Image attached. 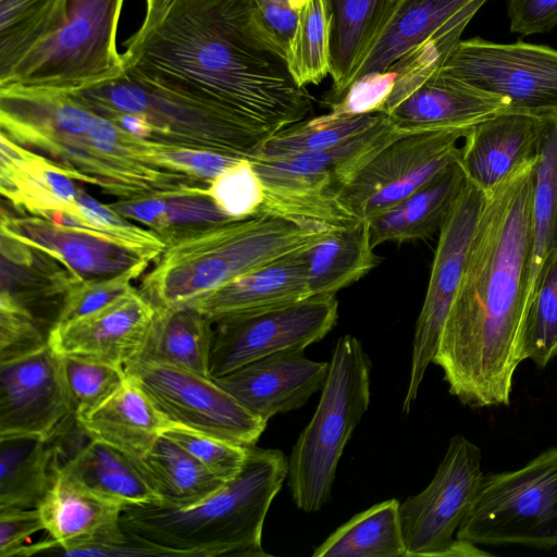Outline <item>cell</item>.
Instances as JSON below:
<instances>
[{
  "label": "cell",
  "mask_w": 557,
  "mask_h": 557,
  "mask_svg": "<svg viewBox=\"0 0 557 557\" xmlns=\"http://www.w3.org/2000/svg\"><path fill=\"white\" fill-rule=\"evenodd\" d=\"M397 499H388L357 513L336 529L313 557H408Z\"/></svg>",
  "instance_id": "35"
},
{
  "label": "cell",
  "mask_w": 557,
  "mask_h": 557,
  "mask_svg": "<svg viewBox=\"0 0 557 557\" xmlns=\"http://www.w3.org/2000/svg\"><path fill=\"white\" fill-rule=\"evenodd\" d=\"M154 307L136 289L87 317L53 324L50 348L60 356H77L124 367L140 351Z\"/></svg>",
  "instance_id": "22"
},
{
  "label": "cell",
  "mask_w": 557,
  "mask_h": 557,
  "mask_svg": "<svg viewBox=\"0 0 557 557\" xmlns=\"http://www.w3.org/2000/svg\"><path fill=\"white\" fill-rule=\"evenodd\" d=\"M395 79L394 71L364 75L355 81L338 101L330 106V112L337 115L382 112Z\"/></svg>",
  "instance_id": "47"
},
{
  "label": "cell",
  "mask_w": 557,
  "mask_h": 557,
  "mask_svg": "<svg viewBox=\"0 0 557 557\" xmlns=\"http://www.w3.org/2000/svg\"><path fill=\"white\" fill-rule=\"evenodd\" d=\"M386 117L383 112L306 119L271 135L248 159L267 160L338 146L372 128Z\"/></svg>",
  "instance_id": "38"
},
{
  "label": "cell",
  "mask_w": 557,
  "mask_h": 557,
  "mask_svg": "<svg viewBox=\"0 0 557 557\" xmlns=\"http://www.w3.org/2000/svg\"><path fill=\"white\" fill-rule=\"evenodd\" d=\"M1 234L39 250L64 267L78 282L104 280L147 267L151 257L99 233L35 216L1 213Z\"/></svg>",
  "instance_id": "17"
},
{
  "label": "cell",
  "mask_w": 557,
  "mask_h": 557,
  "mask_svg": "<svg viewBox=\"0 0 557 557\" xmlns=\"http://www.w3.org/2000/svg\"><path fill=\"white\" fill-rule=\"evenodd\" d=\"M146 269L147 267H138L104 280L76 282L63 296L53 324L78 320L120 300L135 289L131 282Z\"/></svg>",
  "instance_id": "44"
},
{
  "label": "cell",
  "mask_w": 557,
  "mask_h": 557,
  "mask_svg": "<svg viewBox=\"0 0 557 557\" xmlns=\"http://www.w3.org/2000/svg\"><path fill=\"white\" fill-rule=\"evenodd\" d=\"M144 149L152 163L205 182L212 181L239 159L212 150L147 139Z\"/></svg>",
  "instance_id": "45"
},
{
  "label": "cell",
  "mask_w": 557,
  "mask_h": 557,
  "mask_svg": "<svg viewBox=\"0 0 557 557\" xmlns=\"http://www.w3.org/2000/svg\"><path fill=\"white\" fill-rule=\"evenodd\" d=\"M310 294L335 295L359 281L380 263L371 243L368 220L333 228L302 251Z\"/></svg>",
  "instance_id": "31"
},
{
  "label": "cell",
  "mask_w": 557,
  "mask_h": 557,
  "mask_svg": "<svg viewBox=\"0 0 557 557\" xmlns=\"http://www.w3.org/2000/svg\"><path fill=\"white\" fill-rule=\"evenodd\" d=\"M124 0H67L62 24L0 83L73 92L124 73L116 33Z\"/></svg>",
  "instance_id": "8"
},
{
  "label": "cell",
  "mask_w": 557,
  "mask_h": 557,
  "mask_svg": "<svg viewBox=\"0 0 557 557\" xmlns=\"http://www.w3.org/2000/svg\"><path fill=\"white\" fill-rule=\"evenodd\" d=\"M67 0H0V83L62 24Z\"/></svg>",
  "instance_id": "37"
},
{
  "label": "cell",
  "mask_w": 557,
  "mask_h": 557,
  "mask_svg": "<svg viewBox=\"0 0 557 557\" xmlns=\"http://www.w3.org/2000/svg\"><path fill=\"white\" fill-rule=\"evenodd\" d=\"M57 468V449L51 437H0V510L38 507Z\"/></svg>",
  "instance_id": "33"
},
{
  "label": "cell",
  "mask_w": 557,
  "mask_h": 557,
  "mask_svg": "<svg viewBox=\"0 0 557 557\" xmlns=\"http://www.w3.org/2000/svg\"><path fill=\"white\" fill-rule=\"evenodd\" d=\"M48 344L29 309L0 294V361L36 351Z\"/></svg>",
  "instance_id": "46"
},
{
  "label": "cell",
  "mask_w": 557,
  "mask_h": 557,
  "mask_svg": "<svg viewBox=\"0 0 557 557\" xmlns=\"http://www.w3.org/2000/svg\"><path fill=\"white\" fill-rule=\"evenodd\" d=\"M136 461L161 503L168 506L184 507L196 504L225 483L162 434Z\"/></svg>",
  "instance_id": "34"
},
{
  "label": "cell",
  "mask_w": 557,
  "mask_h": 557,
  "mask_svg": "<svg viewBox=\"0 0 557 557\" xmlns=\"http://www.w3.org/2000/svg\"><path fill=\"white\" fill-rule=\"evenodd\" d=\"M481 449L460 434L451 436L430 484L399 505L408 557H483L493 554L454 539L470 513L483 481Z\"/></svg>",
  "instance_id": "10"
},
{
  "label": "cell",
  "mask_w": 557,
  "mask_h": 557,
  "mask_svg": "<svg viewBox=\"0 0 557 557\" xmlns=\"http://www.w3.org/2000/svg\"><path fill=\"white\" fill-rule=\"evenodd\" d=\"M124 369L169 424L245 447L253 446L267 428V421L251 413L212 377L136 359Z\"/></svg>",
  "instance_id": "13"
},
{
  "label": "cell",
  "mask_w": 557,
  "mask_h": 557,
  "mask_svg": "<svg viewBox=\"0 0 557 557\" xmlns=\"http://www.w3.org/2000/svg\"><path fill=\"white\" fill-rule=\"evenodd\" d=\"M97 113L134 114L149 127L147 140L249 158L271 135L268 127L143 81L127 72L69 92Z\"/></svg>",
  "instance_id": "7"
},
{
  "label": "cell",
  "mask_w": 557,
  "mask_h": 557,
  "mask_svg": "<svg viewBox=\"0 0 557 557\" xmlns=\"http://www.w3.org/2000/svg\"><path fill=\"white\" fill-rule=\"evenodd\" d=\"M161 434L188 451L224 482L232 480L242 471L247 458L248 447L183 426L169 424Z\"/></svg>",
  "instance_id": "43"
},
{
  "label": "cell",
  "mask_w": 557,
  "mask_h": 557,
  "mask_svg": "<svg viewBox=\"0 0 557 557\" xmlns=\"http://www.w3.org/2000/svg\"><path fill=\"white\" fill-rule=\"evenodd\" d=\"M311 297L302 251L285 256L202 295L189 307L212 323L282 308Z\"/></svg>",
  "instance_id": "24"
},
{
  "label": "cell",
  "mask_w": 557,
  "mask_h": 557,
  "mask_svg": "<svg viewBox=\"0 0 557 557\" xmlns=\"http://www.w3.org/2000/svg\"><path fill=\"white\" fill-rule=\"evenodd\" d=\"M71 416L61 358L48 344L0 361V437L49 438Z\"/></svg>",
  "instance_id": "16"
},
{
  "label": "cell",
  "mask_w": 557,
  "mask_h": 557,
  "mask_svg": "<svg viewBox=\"0 0 557 557\" xmlns=\"http://www.w3.org/2000/svg\"><path fill=\"white\" fill-rule=\"evenodd\" d=\"M532 246L525 285L528 311L544 264L557 247V116L548 120L534 173Z\"/></svg>",
  "instance_id": "36"
},
{
  "label": "cell",
  "mask_w": 557,
  "mask_h": 557,
  "mask_svg": "<svg viewBox=\"0 0 557 557\" xmlns=\"http://www.w3.org/2000/svg\"><path fill=\"white\" fill-rule=\"evenodd\" d=\"M212 341L213 323L197 310L189 307L154 308L144 345L134 359L211 377Z\"/></svg>",
  "instance_id": "32"
},
{
  "label": "cell",
  "mask_w": 557,
  "mask_h": 557,
  "mask_svg": "<svg viewBox=\"0 0 557 557\" xmlns=\"http://www.w3.org/2000/svg\"><path fill=\"white\" fill-rule=\"evenodd\" d=\"M199 193L210 197L233 220L258 215L264 201L262 181L248 158H239Z\"/></svg>",
  "instance_id": "42"
},
{
  "label": "cell",
  "mask_w": 557,
  "mask_h": 557,
  "mask_svg": "<svg viewBox=\"0 0 557 557\" xmlns=\"http://www.w3.org/2000/svg\"><path fill=\"white\" fill-rule=\"evenodd\" d=\"M41 531L47 532L37 507L0 510V557L26 556V542Z\"/></svg>",
  "instance_id": "48"
},
{
  "label": "cell",
  "mask_w": 557,
  "mask_h": 557,
  "mask_svg": "<svg viewBox=\"0 0 557 557\" xmlns=\"http://www.w3.org/2000/svg\"><path fill=\"white\" fill-rule=\"evenodd\" d=\"M94 440L139 459L169 422L143 388L127 375L122 386L83 419H76Z\"/></svg>",
  "instance_id": "29"
},
{
  "label": "cell",
  "mask_w": 557,
  "mask_h": 557,
  "mask_svg": "<svg viewBox=\"0 0 557 557\" xmlns=\"http://www.w3.org/2000/svg\"><path fill=\"white\" fill-rule=\"evenodd\" d=\"M330 362L313 361L305 350H284L255 360L213 380L255 416L269 421L301 408L321 392Z\"/></svg>",
  "instance_id": "19"
},
{
  "label": "cell",
  "mask_w": 557,
  "mask_h": 557,
  "mask_svg": "<svg viewBox=\"0 0 557 557\" xmlns=\"http://www.w3.org/2000/svg\"><path fill=\"white\" fill-rule=\"evenodd\" d=\"M443 72L507 101L508 112L557 116V50L518 40L496 44L480 37L459 40Z\"/></svg>",
  "instance_id": "11"
},
{
  "label": "cell",
  "mask_w": 557,
  "mask_h": 557,
  "mask_svg": "<svg viewBox=\"0 0 557 557\" xmlns=\"http://www.w3.org/2000/svg\"><path fill=\"white\" fill-rule=\"evenodd\" d=\"M0 190L16 209L45 218L50 212L74 214L79 188L45 156L1 133Z\"/></svg>",
  "instance_id": "25"
},
{
  "label": "cell",
  "mask_w": 557,
  "mask_h": 557,
  "mask_svg": "<svg viewBox=\"0 0 557 557\" xmlns=\"http://www.w3.org/2000/svg\"><path fill=\"white\" fill-rule=\"evenodd\" d=\"M400 134L386 116L367 132L329 149L250 160L267 186L293 194H337L380 149Z\"/></svg>",
  "instance_id": "21"
},
{
  "label": "cell",
  "mask_w": 557,
  "mask_h": 557,
  "mask_svg": "<svg viewBox=\"0 0 557 557\" xmlns=\"http://www.w3.org/2000/svg\"><path fill=\"white\" fill-rule=\"evenodd\" d=\"M57 458L60 470L124 509L161 503L136 459L89 435L72 453L57 454Z\"/></svg>",
  "instance_id": "26"
},
{
  "label": "cell",
  "mask_w": 557,
  "mask_h": 557,
  "mask_svg": "<svg viewBox=\"0 0 557 557\" xmlns=\"http://www.w3.org/2000/svg\"><path fill=\"white\" fill-rule=\"evenodd\" d=\"M335 227L264 214L216 224L169 243L143 278L139 293L154 308L184 307L277 259L306 250Z\"/></svg>",
  "instance_id": "5"
},
{
  "label": "cell",
  "mask_w": 557,
  "mask_h": 557,
  "mask_svg": "<svg viewBox=\"0 0 557 557\" xmlns=\"http://www.w3.org/2000/svg\"><path fill=\"white\" fill-rule=\"evenodd\" d=\"M287 474L284 453L253 445L242 471L208 497L184 507H127L121 527L150 555L270 556L261 543L263 524Z\"/></svg>",
  "instance_id": "4"
},
{
  "label": "cell",
  "mask_w": 557,
  "mask_h": 557,
  "mask_svg": "<svg viewBox=\"0 0 557 557\" xmlns=\"http://www.w3.org/2000/svg\"><path fill=\"white\" fill-rule=\"evenodd\" d=\"M456 539L475 545L557 547V446L519 469L484 475Z\"/></svg>",
  "instance_id": "9"
},
{
  "label": "cell",
  "mask_w": 557,
  "mask_h": 557,
  "mask_svg": "<svg viewBox=\"0 0 557 557\" xmlns=\"http://www.w3.org/2000/svg\"><path fill=\"white\" fill-rule=\"evenodd\" d=\"M177 0H146L143 23L136 33H145L157 26L168 14Z\"/></svg>",
  "instance_id": "51"
},
{
  "label": "cell",
  "mask_w": 557,
  "mask_h": 557,
  "mask_svg": "<svg viewBox=\"0 0 557 557\" xmlns=\"http://www.w3.org/2000/svg\"><path fill=\"white\" fill-rule=\"evenodd\" d=\"M505 111L506 100L468 86L443 69L407 90L391 94L382 110L403 134L471 127Z\"/></svg>",
  "instance_id": "20"
},
{
  "label": "cell",
  "mask_w": 557,
  "mask_h": 557,
  "mask_svg": "<svg viewBox=\"0 0 557 557\" xmlns=\"http://www.w3.org/2000/svg\"><path fill=\"white\" fill-rule=\"evenodd\" d=\"M124 45L125 72L274 133L313 111L253 0H177L157 26Z\"/></svg>",
  "instance_id": "1"
},
{
  "label": "cell",
  "mask_w": 557,
  "mask_h": 557,
  "mask_svg": "<svg viewBox=\"0 0 557 557\" xmlns=\"http://www.w3.org/2000/svg\"><path fill=\"white\" fill-rule=\"evenodd\" d=\"M398 0H325L331 17L330 75L325 103L338 101Z\"/></svg>",
  "instance_id": "28"
},
{
  "label": "cell",
  "mask_w": 557,
  "mask_h": 557,
  "mask_svg": "<svg viewBox=\"0 0 557 557\" xmlns=\"http://www.w3.org/2000/svg\"><path fill=\"white\" fill-rule=\"evenodd\" d=\"M37 508L54 542L52 552L59 555L87 545L120 547L137 556L148 554L122 529L121 505L87 490L59 468Z\"/></svg>",
  "instance_id": "18"
},
{
  "label": "cell",
  "mask_w": 557,
  "mask_h": 557,
  "mask_svg": "<svg viewBox=\"0 0 557 557\" xmlns=\"http://www.w3.org/2000/svg\"><path fill=\"white\" fill-rule=\"evenodd\" d=\"M548 120L505 111L473 125L459 148L467 180L484 194L492 191L539 156Z\"/></svg>",
  "instance_id": "23"
},
{
  "label": "cell",
  "mask_w": 557,
  "mask_h": 557,
  "mask_svg": "<svg viewBox=\"0 0 557 557\" xmlns=\"http://www.w3.org/2000/svg\"><path fill=\"white\" fill-rule=\"evenodd\" d=\"M467 183L459 161L450 163L425 185L369 221L373 247L425 239L440 232Z\"/></svg>",
  "instance_id": "27"
},
{
  "label": "cell",
  "mask_w": 557,
  "mask_h": 557,
  "mask_svg": "<svg viewBox=\"0 0 557 557\" xmlns=\"http://www.w3.org/2000/svg\"><path fill=\"white\" fill-rule=\"evenodd\" d=\"M253 2L267 29L288 52L296 32L301 0H253Z\"/></svg>",
  "instance_id": "50"
},
{
  "label": "cell",
  "mask_w": 557,
  "mask_h": 557,
  "mask_svg": "<svg viewBox=\"0 0 557 557\" xmlns=\"http://www.w3.org/2000/svg\"><path fill=\"white\" fill-rule=\"evenodd\" d=\"M523 359L546 368L557 357V247L548 256L532 298L523 335Z\"/></svg>",
  "instance_id": "40"
},
{
  "label": "cell",
  "mask_w": 557,
  "mask_h": 557,
  "mask_svg": "<svg viewBox=\"0 0 557 557\" xmlns=\"http://www.w3.org/2000/svg\"><path fill=\"white\" fill-rule=\"evenodd\" d=\"M473 1L475 0H398L355 72L350 85L364 75L388 71L399 59L433 37Z\"/></svg>",
  "instance_id": "30"
},
{
  "label": "cell",
  "mask_w": 557,
  "mask_h": 557,
  "mask_svg": "<svg viewBox=\"0 0 557 557\" xmlns=\"http://www.w3.org/2000/svg\"><path fill=\"white\" fill-rule=\"evenodd\" d=\"M510 30L522 36L544 34L557 26V0H508Z\"/></svg>",
  "instance_id": "49"
},
{
  "label": "cell",
  "mask_w": 557,
  "mask_h": 557,
  "mask_svg": "<svg viewBox=\"0 0 557 557\" xmlns=\"http://www.w3.org/2000/svg\"><path fill=\"white\" fill-rule=\"evenodd\" d=\"M0 125L1 133L41 152L72 180L120 200L188 193L210 183L152 163L145 139L67 92L0 86Z\"/></svg>",
  "instance_id": "3"
},
{
  "label": "cell",
  "mask_w": 557,
  "mask_h": 557,
  "mask_svg": "<svg viewBox=\"0 0 557 557\" xmlns=\"http://www.w3.org/2000/svg\"><path fill=\"white\" fill-rule=\"evenodd\" d=\"M539 156L486 194L433 363L470 408L509 406L523 359Z\"/></svg>",
  "instance_id": "2"
},
{
  "label": "cell",
  "mask_w": 557,
  "mask_h": 557,
  "mask_svg": "<svg viewBox=\"0 0 557 557\" xmlns=\"http://www.w3.org/2000/svg\"><path fill=\"white\" fill-rule=\"evenodd\" d=\"M485 198L486 194L468 181L438 232L429 284L414 327L410 377L403 403L405 413L410 411L438 348Z\"/></svg>",
  "instance_id": "15"
},
{
  "label": "cell",
  "mask_w": 557,
  "mask_h": 557,
  "mask_svg": "<svg viewBox=\"0 0 557 557\" xmlns=\"http://www.w3.org/2000/svg\"><path fill=\"white\" fill-rule=\"evenodd\" d=\"M331 17L325 0H301L296 32L288 51L298 85H318L330 74Z\"/></svg>",
  "instance_id": "39"
},
{
  "label": "cell",
  "mask_w": 557,
  "mask_h": 557,
  "mask_svg": "<svg viewBox=\"0 0 557 557\" xmlns=\"http://www.w3.org/2000/svg\"><path fill=\"white\" fill-rule=\"evenodd\" d=\"M471 127L400 134L338 190L341 206L356 220L385 212L458 160Z\"/></svg>",
  "instance_id": "12"
},
{
  "label": "cell",
  "mask_w": 557,
  "mask_h": 557,
  "mask_svg": "<svg viewBox=\"0 0 557 557\" xmlns=\"http://www.w3.org/2000/svg\"><path fill=\"white\" fill-rule=\"evenodd\" d=\"M370 373L361 342L341 336L320 401L288 458L290 495L305 512H315L330 500L341 456L370 405Z\"/></svg>",
  "instance_id": "6"
},
{
  "label": "cell",
  "mask_w": 557,
  "mask_h": 557,
  "mask_svg": "<svg viewBox=\"0 0 557 557\" xmlns=\"http://www.w3.org/2000/svg\"><path fill=\"white\" fill-rule=\"evenodd\" d=\"M60 358L72 412L76 419L90 414L127 379L121 366L77 356L64 355Z\"/></svg>",
  "instance_id": "41"
},
{
  "label": "cell",
  "mask_w": 557,
  "mask_h": 557,
  "mask_svg": "<svg viewBox=\"0 0 557 557\" xmlns=\"http://www.w3.org/2000/svg\"><path fill=\"white\" fill-rule=\"evenodd\" d=\"M335 295L312 296L274 310L213 323L212 379L284 350H305L336 325Z\"/></svg>",
  "instance_id": "14"
}]
</instances>
